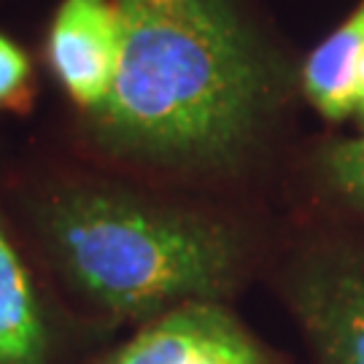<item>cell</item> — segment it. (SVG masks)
Masks as SVG:
<instances>
[{
    "label": "cell",
    "mask_w": 364,
    "mask_h": 364,
    "mask_svg": "<svg viewBox=\"0 0 364 364\" xmlns=\"http://www.w3.org/2000/svg\"><path fill=\"white\" fill-rule=\"evenodd\" d=\"M364 68V0L362 6L329 33L311 52L302 87L326 119H346L356 111L359 78Z\"/></svg>",
    "instance_id": "7"
},
{
    "label": "cell",
    "mask_w": 364,
    "mask_h": 364,
    "mask_svg": "<svg viewBox=\"0 0 364 364\" xmlns=\"http://www.w3.org/2000/svg\"><path fill=\"white\" fill-rule=\"evenodd\" d=\"M141 6H149V9H162V11H176V9H186L197 0H135Z\"/></svg>",
    "instance_id": "10"
},
{
    "label": "cell",
    "mask_w": 364,
    "mask_h": 364,
    "mask_svg": "<svg viewBox=\"0 0 364 364\" xmlns=\"http://www.w3.org/2000/svg\"><path fill=\"white\" fill-rule=\"evenodd\" d=\"M27 248L65 305L117 332L186 302H224L251 243L235 221L105 181H63L22 203Z\"/></svg>",
    "instance_id": "1"
},
{
    "label": "cell",
    "mask_w": 364,
    "mask_h": 364,
    "mask_svg": "<svg viewBox=\"0 0 364 364\" xmlns=\"http://www.w3.org/2000/svg\"><path fill=\"white\" fill-rule=\"evenodd\" d=\"M108 335L68 308L0 213V364H92Z\"/></svg>",
    "instance_id": "3"
},
{
    "label": "cell",
    "mask_w": 364,
    "mask_h": 364,
    "mask_svg": "<svg viewBox=\"0 0 364 364\" xmlns=\"http://www.w3.org/2000/svg\"><path fill=\"white\" fill-rule=\"evenodd\" d=\"M30 87L27 54L0 33V108H11L25 97Z\"/></svg>",
    "instance_id": "9"
},
{
    "label": "cell",
    "mask_w": 364,
    "mask_h": 364,
    "mask_svg": "<svg viewBox=\"0 0 364 364\" xmlns=\"http://www.w3.org/2000/svg\"><path fill=\"white\" fill-rule=\"evenodd\" d=\"M124 49L114 90L95 111L108 151L178 170L240 159L270 105V73L219 0L162 11L119 0Z\"/></svg>",
    "instance_id": "2"
},
{
    "label": "cell",
    "mask_w": 364,
    "mask_h": 364,
    "mask_svg": "<svg viewBox=\"0 0 364 364\" xmlns=\"http://www.w3.org/2000/svg\"><path fill=\"white\" fill-rule=\"evenodd\" d=\"M124 49L119 0H63L46 41V57L68 97L100 111L114 90Z\"/></svg>",
    "instance_id": "6"
},
{
    "label": "cell",
    "mask_w": 364,
    "mask_h": 364,
    "mask_svg": "<svg viewBox=\"0 0 364 364\" xmlns=\"http://www.w3.org/2000/svg\"><path fill=\"white\" fill-rule=\"evenodd\" d=\"M321 173L335 195L364 210V135L329 146L321 156Z\"/></svg>",
    "instance_id": "8"
},
{
    "label": "cell",
    "mask_w": 364,
    "mask_h": 364,
    "mask_svg": "<svg viewBox=\"0 0 364 364\" xmlns=\"http://www.w3.org/2000/svg\"><path fill=\"white\" fill-rule=\"evenodd\" d=\"M92 364H281L227 302H186L111 343Z\"/></svg>",
    "instance_id": "5"
},
{
    "label": "cell",
    "mask_w": 364,
    "mask_h": 364,
    "mask_svg": "<svg viewBox=\"0 0 364 364\" xmlns=\"http://www.w3.org/2000/svg\"><path fill=\"white\" fill-rule=\"evenodd\" d=\"M281 289L313 364H364V240L311 243Z\"/></svg>",
    "instance_id": "4"
}]
</instances>
